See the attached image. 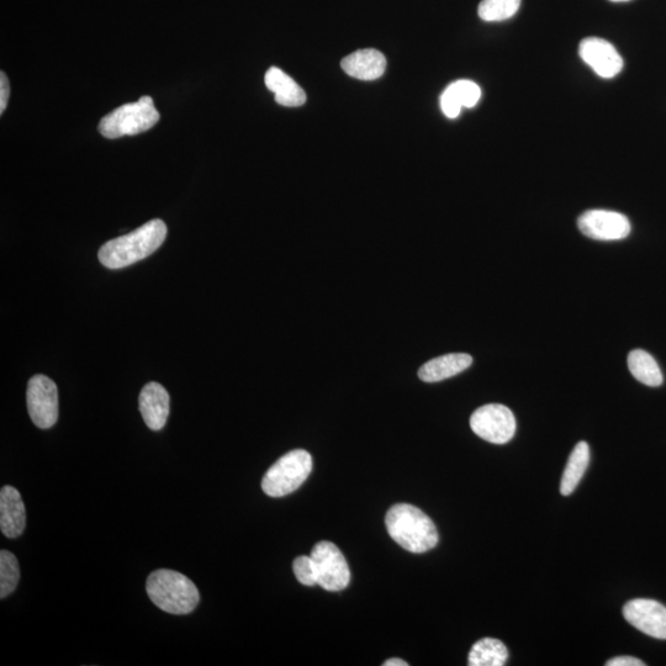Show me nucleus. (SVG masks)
Returning <instances> with one entry per match:
<instances>
[{
	"label": "nucleus",
	"mask_w": 666,
	"mask_h": 666,
	"mask_svg": "<svg viewBox=\"0 0 666 666\" xmlns=\"http://www.w3.org/2000/svg\"><path fill=\"white\" fill-rule=\"evenodd\" d=\"M166 237L165 222L160 219L148 221L130 234L104 243L98 253L99 261L110 269L129 267L156 252Z\"/></svg>",
	"instance_id": "nucleus-1"
},
{
	"label": "nucleus",
	"mask_w": 666,
	"mask_h": 666,
	"mask_svg": "<svg viewBox=\"0 0 666 666\" xmlns=\"http://www.w3.org/2000/svg\"><path fill=\"white\" fill-rule=\"evenodd\" d=\"M385 526L389 536L411 553H426L438 543L435 523L424 511L409 504H398L388 511Z\"/></svg>",
	"instance_id": "nucleus-2"
},
{
	"label": "nucleus",
	"mask_w": 666,
	"mask_h": 666,
	"mask_svg": "<svg viewBox=\"0 0 666 666\" xmlns=\"http://www.w3.org/2000/svg\"><path fill=\"white\" fill-rule=\"evenodd\" d=\"M146 590L158 609L171 615H188L200 601L197 586L174 570L160 569L148 576Z\"/></svg>",
	"instance_id": "nucleus-3"
},
{
	"label": "nucleus",
	"mask_w": 666,
	"mask_h": 666,
	"mask_svg": "<svg viewBox=\"0 0 666 666\" xmlns=\"http://www.w3.org/2000/svg\"><path fill=\"white\" fill-rule=\"evenodd\" d=\"M160 120V113L151 97H141L139 102L124 104L100 120L98 130L107 139L135 136L153 128Z\"/></svg>",
	"instance_id": "nucleus-4"
},
{
	"label": "nucleus",
	"mask_w": 666,
	"mask_h": 666,
	"mask_svg": "<svg viewBox=\"0 0 666 666\" xmlns=\"http://www.w3.org/2000/svg\"><path fill=\"white\" fill-rule=\"evenodd\" d=\"M311 470H313V458L310 453L304 449H295L278 459L268 469L262 480V490L272 498H282L292 494L309 478Z\"/></svg>",
	"instance_id": "nucleus-5"
},
{
	"label": "nucleus",
	"mask_w": 666,
	"mask_h": 666,
	"mask_svg": "<svg viewBox=\"0 0 666 666\" xmlns=\"http://www.w3.org/2000/svg\"><path fill=\"white\" fill-rule=\"evenodd\" d=\"M470 427L484 441L505 444L515 436L516 419L509 407L489 404L479 407L470 417Z\"/></svg>",
	"instance_id": "nucleus-6"
},
{
	"label": "nucleus",
	"mask_w": 666,
	"mask_h": 666,
	"mask_svg": "<svg viewBox=\"0 0 666 666\" xmlns=\"http://www.w3.org/2000/svg\"><path fill=\"white\" fill-rule=\"evenodd\" d=\"M316 565L317 585L327 591L345 590L351 581V570L345 555L331 542H319L311 552Z\"/></svg>",
	"instance_id": "nucleus-7"
},
{
	"label": "nucleus",
	"mask_w": 666,
	"mask_h": 666,
	"mask_svg": "<svg viewBox=\"0 0 666 666\" xmlns=\"http://www.w3.org/2000/svg\"><path fill=\"white\" fill-rule=\"evenodd\" d=\"M29 415L34 425L47 430L58 419V391L54 380L37 374L29 380L26 391Z\"/></svg>",
	"instance_id": "nucleus-8"
},
{
	"label": "nucleus",
	"mask_w": 666,
	"mask_h": 666,
	"mask_svg": "<svg viewBox=\"0 0 666 666\" xmlns=\"http://www.w3.org/2000/svg\"><path fill=\"white\" fill-rule=\"evenodd\" d=\"M581 234L596 241H620L631 234L627 216L610 210H589L578 219Z\"/></svg>",
	"instance_id": "nucleus-9"
},
{
	"label": "nucleus",
	"mask_w": 666,
	"mask_h": 666,
	"mask_svg": "<svg viewBox=\"0 0 666 666\" xmlns=\"http://www.w3.org/2000/svg\"><path fill=\"white\" fill-rule=\"evenodd\" d=\"M623 616L638 631L666 641V607L660 602L648 599L629 601L623 607Z\"/></svg>",
	"instance_id": "nucleus-10"
},
{
	"label": "nucleus",
	"mask_w": 666,
	"mask_h": 666,
	"mask_svg": "<svg viewBox=\"0 0 666 666\" xmlns=\"http://www.w3.org/2000/svg\"><path fill=\"white\" fill-rule=\"evenodd\" d=\"M579 55L601 78L616 77L623 70V58L616 47L599 37H588L581 41Z\"/></svg>",
	"instance_id": "nucleus-11"
},
{
	"label": "nucleus",
	"mask_w": 666,
	"mask_h": 666,
	"mask_svg": "<svg viewBox=\"0 0 666 666\" xmlns=\"http://www.w3.org/2000/svg\"><path fill=\"white\" fill-rule=\"evenodd\" d=\"M139 403L142 419L147 427L152 431L162 430L169 416L168 391L161 384L148 383L141 390Z\"/></svg>",
	"instance_id": "nucleus-12"
},
{
	"label": "nucleus",
	"mask_w": 666,
	"mask_h": 666,
	"mask_svg": "<svg viewBox=\"0 0 666 666\" xmlns=\"http://www.w3.org/2000/svg\"><path fill=\"white\" fill-rule=\"evenodd\" d=\"M26 527V511L19 491L13 486H3L0 491V528L8 538L23 535Z\"/></svg>",
	"instance_id": "nucleus-13"
},
{
	"label": "nucleus",
	"mask_w": 666,
	"mask_h": 666,
	"mask_svg": "<svg viewBox=\"0 0 666 666\" xmlns=\"http://www.w3.org/2000/svg\"><path fill=\"white\" fill-rule=\"evenodd\" d=\"M341 67L348 76L361 81H375L383 76L387 68V58L377 50H359L343 58Z\"/></svg>",
	"instance_id": "nucleus-14"
},
{
	"label": "nucleus",
	"mask_w": 666,
	"mask_h": 666,
	"mask_svg": "<svg viewBox=\"0 0 666 666\" xmlns=\"http://www.w3.org/2000/svg\"><path fill=\"white\" fill-rule=\"evenodd\" d=\"M481 98V89L477 83L462 79L446 88L441 95V109L449 119L458 118L463 108H474Z\"/></svg>",
	"instance_id": "nucleus-15"
},
{
	"label": "nucleus",
	"mask_w": 666,
	"mask_h": 666,
	"mask_svg": "<svg viewBox=\"0 0 666 666\" xmlns=\"http://www.w3.org/2000/svg\"><path fill=\"white\" fill-rule=\"evenodd\" d=\"M472 363L473 358L467 353H449L425 363L419 370V378L425 383L442 382L461 374Z\"/></svg>",
	"instance_id": "nucleus-16"
},
{
	"label": "nucleus",
	"mask_w": 666,
	"mask_h": 666,
	"mask_svg": "<svg viewBox=\"0 0 666 666\" xmlns=\"http://www.w3.org/2000/svg\"><path fill=\"white\" fill-rule=\"evenodd\" d=\"M264 82H266L269 91L274 93V99L279 105L295 108L305 104L306 94L303 88L279 68H269L266 77H264Z\"/></svg>",
	"instance_id": "nucleus-17"
},
{
	"label": "nucleus",
	"mask_w": 666,
	"mask_h": 666,
	"mask_svg": "<svg viewBox=\"0 0 666 666\" xmlns=\"http://www.w3.org/2000/svg\"><path fill=\"white\" fill-rule=\"evenodd\" d=\"M590 463V448L586 442H579L573 449L568 459L567 467L564 469L562 481H560V493L564 496L572 495L583 479L586 469Z\"/></svg>",
	"instance_id": "nucleus-18"
},
{
	"label": "nucleus",
	"mask_w": 666,
	"mask_h": 666,
	"mask_svg": "<svg viewBox=\"0 0 666 666\" xmlns=\"http://www.w3.org/2000/svg\"><path fill=\"white\" fill-rule=\"evenodd\" d=\"M628 369L633 377L648 387H660L663 373L657 361L646 351L634 350L628 354Z\"/></svg>",
	"instance_id": "nucleus-19"
},
{
	"label": "nucleus",
	"mask_w": 666,
	"mask_h": 666,
	"mask_svg": "<svg viewBox=\"0 0 666 666\" xmlns=\"http://www.w3.org/2000/svg\"><path fill=\"white\" fill-rule=\"evenodd\" d=\"M509 652L505 644L494 638L480 639L470 650L468 664L470 666H502L507 662Z\"/></svg>",
	"instance_id": "nucleus-20"
},
{
	"label": "nucleus",
	"mask_w": 666,
	"mask_h": 666,
	"mask_svg": "<svg viewBox=\"0 0 666 666\" xmlns=\"http://www.w3.org/2000/svg\"><path fill=\"white\" fill-rule=\"evenodd\" d=\"M521 7V0H483L478 13L486 23H496L514 17Z\"/></svg>",
	"instance_id": "nucleus-21"
},
{
	"label": "nucleus",
	"mask_w": 666,
	"mask_h": 666,
	"mask_svg": "<svg viewBox=\"0 0 666 666\" xmlns=\"http://www.w3.org/2000/svg\"><path fill=\"white\" fill-rule=\"evenodd\" d=\"M20 568L17 557L8 551L0 552V597L5 599L17 589Z\"/></svg>",
	"instance_id": "nucleus-22"
},
{
	"label": "nucleus",
	"mask_w": 666,
	"mask_h": 666,
	"mask_svg": "<svg viewBox=\"0 0 666 666\" xmlns=\"http://www.w3.org/2000/svg\"><path fill=\"white\" fill-rule=\"evenodd\" d=\"M293 570L299 583L306 586L317 585L316 565L311 555L310 557L303 555V557L296 558L293 563Z\"/></svg>",
	"instance_id": "nucleus-23"
},
{
	"label": "nucleus",
	"mask_w": 666,
	"mask_h": 666,
	"mask_svg": "<svg viewBox=\"0 0 666 666\" xmlns=\"http://www.w3.org/2000/svg\"><path fill=\"white\" fill-rule=\"evenodd\" d=\"M10 95L9 79L4 72L0 73V113L7 109Z\"/></svg>",
	"instance_id": "nucleus-24"
},
{
	"label": "nucleus",
	"mask_w": 666,
	"mask_h": 666,
	"mask_svg": "<svg viewBox=\"0 0 666 666\" xmlns=\"http://www.w3.org/2000/svg\"><path fill=\"white\" fill-rule=\"evenodd\" d=\"M644 665L646 664H644L641 659L633 657L613 658L606 663V666H644Z\"/></svg>",
	"instance_id": "nucleus-25"
},
{
	"label": "nucleus",
	"mask_w": 666,
	"mask_h": 666,
	"mask_svg": "<svg viewBox=\"0 0 666 666\" xmlns=\"http://www.w3.org/2000/svg\"><path fill=\"white\" fill-rule=\"evenodd\" d=\"M407 665H409V664L404 662V660L396 659V658L389 659L388 662L384 663V666H407Z\"/></svg>",
	"instance_id": "nucleus-26"
},
{
	"label": "nucleus",
	"mask_w": 666,
	"mask_h": 666,
	"mask_svg": "<svg viewBox=\"0 0 666 666\" xmlns=\"http://www.w3.org/2000/svg\"><path fill=\"white\" fill-rule=\"evenodd\" d=\"M610 2H613V3H625V2H629V0H610Z\"/></svg>",
	"instance_id": "nucleus-27"
}]
</instances>
